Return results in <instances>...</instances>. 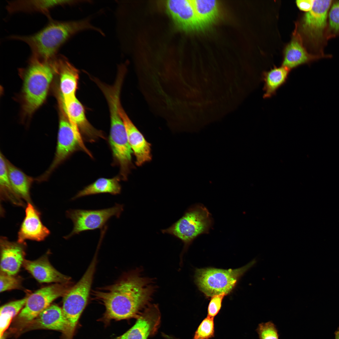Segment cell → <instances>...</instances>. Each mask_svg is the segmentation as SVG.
<instances>
[{
  "label": "cell",
  "mask_w": 339,
  "mask_h": 339,
  "mask_svg": "<svg viewBox=\"0 0 339 339\" xmlns=\"http://www.w3.org/2000/svg\"><path fill=\"white\" fill-rule=\"evenodd\" d=\"M143 274L141 268L136 269L113 284L94 291V298L105 306V319L137 318L150 304L156 286L153 279Z\"/></svg>",
  "instance_id": "6da1fadb"
},
{
  "label": "cell",
  "mask_w": 339,
  "mask_h": 339,
  "mask_svg": "<svg viewBox=\"0 0 339 339\" xmlns=\"http://www.w3.org/2000/svg\"><path fill=\"white\" fill-rule=\"evenodd\" d=\"M49 19L48 23L37 33L28 35H12L8 38L26 43L32 51L31 56L49 59L55 57L61 46L76 34L87 30L102 32L93 25L88 18L70 21Z\"/></svg>",
  "instance_id": "7a4b0ae2"
},
{
  "label": "cell",
  "mask_w": 339,
  "mask_h": 339,
  "mask_svg": "<svg viewBox=\"0 0 339 339\" xmlns=\"http://www.w3.org/2000/svg\"><path fill=\"white\" fill-rule=\"evenodd\" d=\"M23 109L30 115L44 102L55 73H58L57 56L50 59L32 56L23 71Z\"/></svg>",
  "instance_id": "3957f363"
},
{
  "label": "cell",
  "mask_w": 339,
  "mask_h": 339,
  "mask_svg": "<svg viewBox=\"0 0 339 339\" xmlns=\"http://www.w3.org/2000/svg\"><path fill=\"white\" fill-rule=\"evenodd\" d=\"M213 224V218L208 209L202 204H197L190 207L178 220L161 232L181 240L185 251L198 236L208 234Z\"/></svg>",
  "instance_id": "277c9868"
},
{
  "label": "cell",
  "mask_w": 339,
  "mask_h": 339,
  "mask_svg": "<svg viewBox=\"0 0 339 339\" xmlns=\"http://www.w3.org/2000/svg\"><path fill=\"white\" fill-rule=\"evenodd\" d=\"M253 261L236 269L208 268L197 269L195 282L199 289L207 297L224 293L233 290L242 276L254 263Z\"/></svg>",
  "instance_id": "5b68a950"
},
{
  "label": "cell",
  "mask_w": 339,
  "mask_h": 339,
  "mask_svg": "<svg viewBox=\"0 0 339 339\" xmlns=\"http://www.w3.org/2000/svg\"><path fill=\"white\" fill-rule=\"evenodd\" d=\"M60 118L57 145L54 159L44 173L35 179L38 182L48 180L52 173L75 151L81 150L90 157L92 155L84 145L81 136L76 131L62 109Z\"/></svg>",
  "instance_id": "8992f818"
},
{
  "label": "cell",
  "mask_w": 339,
  "mask_h": 339,
  "mask_svg": "<svg viewBox=\"0 0 339 339\" xmlns=\"http://www.w3.org/2000/svg\"><path fill=\"white\" fill-rule=\"evenodd\" d=\"M110 127L109 142L114 164L119 166L121 179L127 180L132 167V150L118 107H109Z\"/></svg>",
  "instance_id": "52a82bcc"
},
{
  "label": "cell",
  "mask_w": 339,
  "mask_h": 339,
  "mask_svg": "<svg viewBox=\"0 0 339 339\" xmlns=\"http://www.w3.org/2000/svg\"><path fill=\"white\" fill-rule=\"evenodd\" d=\"M123 210V205L118 203L111 207L100 209H70L66 215L73 222V228L64 238L68 239L83 232L104 229L111 217L119 218Z\"/></svg>",
  "instance_id": "ba28073f"
},
{
  "label": "cell",
  "mask_w": 339,
  "mask_h": 339,
  "mask_svg": "<svg viewBox=\"0 0 339 339\" xmlns=\"http://www.w3.org/2000/svg\"><path fill=\"white\" fill-rule=\"evenodd\" d=\"M68 283H56L40 288L27 297L25 305L18 315L20 320L31 321L50 305L56 298L64 296L72 287Z\"/></svg>",
  "instance_id": "9c48e42d"
},
{
  "label": "cell",
  "mask_w": 339,
  "mask_h": 339,
  "mask_svg": "<svg viewBox=\"0 0 339 339\" xmlns=\"http://www.w3.org/2000/svg\"><path fill=\"white\" fill-rule=\"evenodd\" d=\"M62 109L73 127L80 132L83 140L92 143L105 139L103 132L94 128L86 116L84 108L76 97L66 100H61Z\"/></svg>",
  "instance_id": "30bf717a"
},
{
  "label": "cell",
  "mask_w": 339,
  "mask_h": 339,
  "mask_svg": "<svg viewBox=\"0 0 339 339\" xmlns=\"http://www.w3.org/2000/svg\"><path fill=\"white\" fill-rule=\"evenodd\" d=\"M136 318L134 325L117 339H147L155 334L161 322L158 305L150 304Z\"/></svg>",
  "instance_id": "8fae6325"
},
{
  "label": "cell",
  "mask_w": 339,
  "mask_h": 339,
  "mask_svg": "<svg viewBox=\"0 0 339 339\" xmlns=\"http://www.w3.org/2000/svg\"><path fill=\"white\" fill-rule=\"evenodd\" d=\"M50 233L41 222L40 212L31 202H28L25 218L18 232L17 242L24 243L28 239L42 241Z\"/></svg>",
  "instance_id": "7c38bea8"
},
{
  "label": "cell",
  "mask_w": 339,
  "mask_h": 339,
  "mask_svg": "<svg viewBox=\"0 0 339 339\" xmlns=\"http://www.w3.org/2000/svg\"><path fill=\"white\" fill-rule=\"evenodd\" d=\"M119 110L129 144L136 157V163L137 166H140L151 159L150 145L129 118L121 104Z\"/></svg>",
  "instance_id": "4fadbf2b"
},
{
  "label": "cell",
  "mask_w": 339,
  "mask_h": 339,
  "mask_svg": "<svg viewBox=\"0 0 339 339\" xmlns=\"http://www.w3.org/2000/svg\"><path fill=\"white\" fill-rule=\"evenodd\" d=\"M332 2L331 0H314L312 9L304 15L302 26L303 30L309 37L317 39L322 36Z\"/></svg>",
  "instance_id": "5bb4252c"
},
{
  "label": "cell",
  "mask_w": 339,
  "mask_h": 339,
  "mask_svg": "<svg viewBox=\"0 0 339 339\" xmlns=\"http://www.w3.org/2000/svg\"><path fill=\"white\" fill-rule=\"evenodd\" d=\"M166 7L171 17L181 29L191 31L202 28L192 0H168Z\"/></svg>",
  "instance_id": "9a60e30c"
},
{
  "label": "cell",
  "mask_w": 339,
  "mask_h": 339,
  "mask_svg": "<svg viewBox=\"0 0 339 339\" xmlns=\"http://www.w3.org/2000/svg\"><path fill=\"white\" fill-rule=\"evenodd\" d=\"M23 245L10 241L5 237L1 238V271L12 276L18 273L24 260Z\"/></svg>",
  "instance_id": "2e32d148"
},
{
  "label": "cell",
  "mask_w": 339,
  "mask_h": 339,
  "mask_svg": "<svg viewBox=\"0 0 339 339\" xmlns=\"http://www.w3.org/2000/svg\"><path fill=\"white\" fill-rule=\"evenodd\" d=\"M23 265L25 269L40 282L68 283L71 279L70 277L55 269L46 255L34 261L24 259Z\"/></svg>",
  "instance_id": "e0dca14e"
},
{
  "label": "cell",
  "mask_w": 339,
  "mask_h": 339,
  "mask_svg": "<svg viewBox=\"0 0 339 339\" xmlns=\"http://www.w3.org/2000/svg\"><path fill=\"white\" fill-rule=\"evenodd\" d=\"M57 61L61 100H66L74 98L78 88L79 71L63 56L58 55Z\"/></svg>",
  "instance_id": "ac0fdd59"
},
{
  "label": "cell",
  "mask_w": 339,
  "mask_h": 339,
  "mask_svg": "<svg viewBox=\"0 0 339 339\" xmlns=\"http://www.w3.org/2000/svg\"><path fill=\"white\" fill-rule=\"evenodd\" d=\"M72 0H23L8 2L6 9L9 13L18 12H39L51 18L49 11L55 7L78 3Z\"/></svg>",
  "instance_id": "d6986e66"
},
{
  "label": "cell",
  "mask_w": 339,
  "mask_h": 339,
  "mask_svg": "<svg viewBox=\"0 0 339 339\" xmlns=\"http://www.w3.org/2000/svg\"><path fill=\"white\" fill-rule=\"evenodd\" d=\"M9 178L14 192L21 200L30 202V190L35 179L30 176L6 159Z\"/></svg>",
  "instance_id": "ffe728a7"
},
{
  "label": "cell",
  "mask_w": 339,
  "mask_h": 339,
  "mask_svg": "<svg viewBox=\"0 0 339 339\" xmlns=\"http://www.w3.org/2000/svg\"><path fill=\"white\" fill-rule=\"evenodd\" d=\"M121 179L116 176L112 178H101L85 186L72 198L74 200L83 197L100 194L109 193L112 195L120 194L121 187Z\"/></svg>",
  "instance_id": "44dd1931"
},
{
  "label": "cell",
  "mask_w": 339,
  "mask_h": 339,
  "mask_svg": "<svg viewBox=\"0 0 339 339\" xmlns=\"http://www.w3.org/2000/svg\"><path fill=\"white\" fill-rule=\"evenodd\" d=\"M36 322L40 328L62 331L67 327V322L62 309L58 306L50 305L37 317Z\"/></svg>",
  "instance_id": "7402d4cb"
},
{
  "label": "cell",
  "mask_w": 339,
  "mask_h": 339,
  "mask_svg": "<svg viewBox=\"0 0 339 339\" xmlns=\"http://www.w3.org/2000/svg\"><path fill=\"white\" fill-rule=\"evenodd\" d=\"M314 58L307 52L299 38L295 37L286 47L282 66L290 70Z\"/></svg>",
  "instance_id": "603a6c76"
},
{
  "label": "cell",
  "mask_w": 339,
  "mask_h": 339,
  "mask_svg": "<svg viewBox=\"0 0 339 339\" xmlns=\"http://www.w3.org/2000/svg\"><path fill=\"white\" fill-rule=\"evenodd\" d=\"M290 70L282 66L275 67L264 73L262 80L264 82V98H269L275 95L277 90L286 82Z\"/></svg>",
  "instance_id": "cb8c5ba5"
},
{
  "label": "cell",
  "mask_w": 339,
  "mask_h": 339,
  "mask_svg": "<svg viewBox=\"0 0 339 339\" xmlns=\"http://www.w3.org/2000/svg\"><path fill=\"white\" fill-rule=\"evenodd\" d=\"M192 2L202 28L213 22L218 12V3L214 0H193Z\"/></svg>",
  "instance_id": "d4e9b609"
},
{
  "label": "cell",
  "mask_w": 339,
  "mask_h": 339,
  "mask_svg": "<svg viewBox=\"0 0 339 339\" xmlns=\"http://www.w3.org/2000/svg\"><path fill=\"white\" fill-rule=\"evenodd\" d=\"M27 297L6 304L0 309V339H5V331L13 318L24 307Z\"/></svg>",
  "instance_id": "484cf974"
},
{
  "label": "cell",
  "mask_w": 339,
  "mask_h": 339,
  "mask_svg": "<svg viewBox=\"0 0 339 339\" xmlns=\"http://www.w3.org/2000/svg\"><path fill=\"white\" fill-rule=\"evenodd\" d=\"M0 187L2 197L9 200L13 204L22 206V200L15 194L9 180L6 159L1 153L0 155Z\"/></svg>",
  "instance_id": "4316f807"
},
{
  "label": "cell",
  "mask_w": 339,
  "mask_h": 339,
  "mask_svg": "<svg viewBox=\"0 0 339 339\" xmlns=\"http://www.w3.org/2000/svg\"><path fill=\"white\" fill-rule=\"evenodd\" d=\"M214 318L207 316L203 320L195 333L193 339H210L214 336Z\"/></svg>",
  "instance_id": "83f0119b"
},
{
  "label": "cell",
  "mask_w": 339,
  "mask_h": 339,
  "mask_svg": "<svg viewBox=\"0 0 339 339\" xmlns=\"http://www.w3.org/2000/svg\"><path fill=\"white\" fill-rule=\"evenodd\" d=\"M256 331L259 339H279L277 330L271 322L259 324Z\"/></svg>",
  "instance_id": "f1b7e54d"
},
{
  "label": "cell",
  "mask_w": 339,
  "mask_h": 339,
  "mask_svg": "<svg viewBox=\"0 0 339 339\" xmlns=\"http://www.w3.org/2000/svg\"><path fill=\"white\" fill-rule=\"evenodd\" d=\"M0 292L20 288L21 287L20 279L1 271L0 274Z\"/></svg>",
  "instance_id": "f546056e"
},
{
  "label": "cell",
  "mask_w": 339,
  "mask_h": 339,
  "mask_svg": "<svg viewBox=\"0 0 339 339\" xmlns=\"http://www.w3.org/2000/svg\"><path fill=\"white\" fill-rule=\"evenodd\" d=\"M226 295L224 293L214 295L211 297L207 308V316L214 317L220 311L223 300Z\"/></svg>",
  "instance_id": "4dcf8cb0"
},
{
  "label": "cell",
  "mask_w": 339,
  "mask_h": 339,
  "mask_svg": "<svg viewBox=\"0 0 339 339\" xmlns=\"http://www.w3.org/2000/svg\"><path fill=\"white\" fill-rule=\"evenodd\" d=\"M329 20L331 28L334 31H339V2L332 5L329 12Z\"/></svg>",
  "instance_id": "1f68e13d"
},
{
  "label": "cell",
  "mask_w": 339,
  "mask_h": 339,
  "mask_svg": "<svg viewBox=\"0 0 339 339\" xmlns=\"http://www.w3.org/2000/svg\"><path fill=\"white\" fill-rule=\"evenodd\" d=\"M314 2L313 0H298L296 3L300 10L308 12L312 9Z\"/></svg>",
  "instance_id": "d6a6232c"
},
{
  "label": "cell",
  "mask_w": 339,
  "mask_h": 339,
  "mask_svg": "<svg viewBox=\"0 0 339 339\" xmlns=\"http://www.w3.org/2000/svg\"><path fill=\"white\" fill-rule=\"evenodd\" d=\"M335 339H339V328L335 332Z\"/></svg>",
  "instance_id": "836d02e7"
},
{
  "label": "cell",
  "mask_w": 339,
  "mask_h": 339,
  "mask_svg": "<svg viewBox=\"0 0 339 339\" xmlns=\"http://www.w3.org/2000/svg\"><path fill=\"white\" fill-rule=\"evenodd\" d=\"M166 339H178L177 338H176L175 337L169 335V336H167V337Z\"/></svg>",
  "instance_id": "e575fe53"
}]
</instances>
